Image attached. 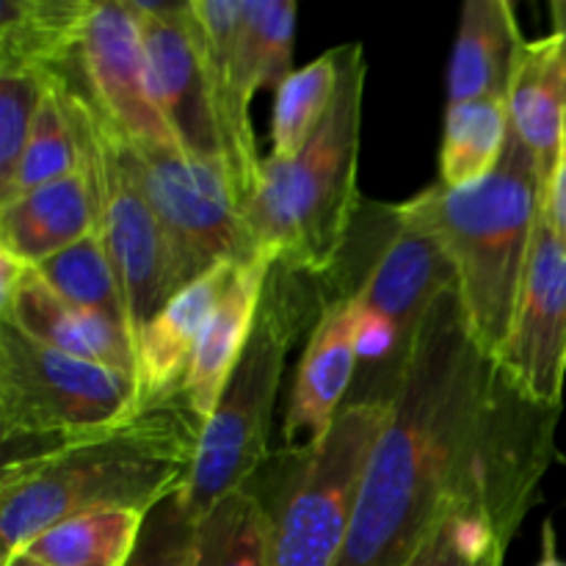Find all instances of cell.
Wrapping results in <instances>:
<instances>
[{
  "instance_id": "6da1fadb",
  "label": "cell",
  "mask_w": 566,
  "mask_h": 566,
  "mask_svg": "<svg viewBox=\"0 0 566 566\" xmlns=\"http://www.w3.org/2000/svg\"><path fill=\"white\" fill-rule=\"evenodd\" d=\"M558 415L520 390L448 291L403 359L335 566H407L457 514H481L514 542L556 459Z\"/></svg>"
},
{
  "instance_id": "7a4b0ae2",
  "label": "cell",
  "mask_w": 566,
  "mask_h": 566,
  "mask_svg": "<svg viewBox=\"0 0 566 566\" xmlns=\"http://www.w3.org/2000/svg\"><path fill=\"white\" fill-rule=\"evenodd\" d=\"M199 440L202 420L182 392H177L166 401L142 407L130 418L3 462V562L77 514H149L188 484Z\"/></svg>"
},
{
  "instance_id": "3957f363",
  "label": "cell",
  "mask_w": 566,
  "mask_h": 566,
  "mask_svg": "<svg viewBox=\"0 0 566 566\" xmlns=\"http://www.w3.org/2000/svg\"><path fill=\"white\" fill-rule=\"evenodd\" d=\"M368 61L343 44L340 83L324 125L296 158H263L260 182L241 208L252 258L304 276H329L359 219V130Z\"/></svg>"
},
{
  "instance_id": "277c9868",
  "label": "cell",
  "mask_w": 566,
  "mask_h": 566,
  "mask_svg": "<svg viewBox=\"0 0 566 566\" xmlns=\"http://www.w3.org/2000/svg\"><path fill=\"white\" fill-rule=\"evenodd\" d=\"M542 202L539 166L512 130L490 177L468 188L434 182L403 202L451 258L470 329L492 357L512 329Z\"/></svg>"
},
{
  "instance_id": "5b68a950",
  "label": "cell",
  "mask_w": 566,
  "mask_h": 566,
  "mask_svg": "<svg viewBox=\"0 0 566 566\" xmlns=\"http://www.w3.org/2000/svg\"><path fill=\"white\" fill-rule=\"evenodd\" d=\"M315 276L271 265L252 340L199 440L197 464L180 495L202 520L221 497L243 490L269 459L271 415L280 396L287 352L310 326L313 307L324 310L307 282Z\"/></svg>"
},
{
  "instance_id": "8992f818",
  "label": "cell",
  "mask_w": 566,
  "mask_h": 566,
  "mask_svg": "<svg viewBox=\"0 0 566 566\" xmlns=\"http://www.w3.org/2000/svg\"><path fill=\"white\" fill-rule=\"evenodd\" d=\"M142 409L133 374L72 357L0 321L3 462L103 429Z\"/></svg>"
},
{
  "instance_id": "52a82bcc",
  "label": "cell",
  "mask_w": 566,
  "mask_h": 566,
  "mask_svg": "<svg viewBox=\"0 0 566 566\" xmlns=\"http://www.w3.org/2000/svg\"><path fill=\"white\" fill-rule=\"evenodd\" d=\"M392 415V398H359L343 407L329 434L304 457H287L291 484L271 517L265 566H335L346 551L359 492L376 442Z\"/></svg>"
},
{
  "instance_id": "ba28073f",
  "label": "cell",
  "mask_w": 566,
  "mask_h": 566,
  "mask_svg": "<svg viewBox=\"0 0 566 566\" xmlns=\"http://www.w3.org/2000/svg\"><path fill=\"white\" fill-rule=\"evenodd\" d=\"M61 88L75 122L81 166L88 175L97 202V230L125 291L133 337L138 343L144 326L166 307L175 293H180L169 243L133 171L125 142L99 122L83 94L72 92L64 83Z\"/></svg>"
},
{
  "instance_id": "9c48e42d",
  "label": "cell",
  "mask_w": 566,
  "mask_h": 566,
  "mask_svg": "<svg viewBox=\"0 0 566 566\" xmlns=\"http://www.w3.org/2000/svg\"><path fill=\"white\" fill-rule=\"evenodd\" d=\"M376 252L354 291L365 307L363 357L385 365L381 396L392 398L398 374L426 315L457 287V269L429 227L401 205H374Z\"/></svg>"
},
{
  "instance_id": "30bf717a",
  "label": "cell",
  "mask_w": 566,
  "mask_h": 566,
  "mask_svg": "<svg viewBox=\"0 0 566 566\" xmlns=\"http://www.w3.org/2000/svg\"><path fill=\"white\" fill-rule=\"evenodd\" d=\"M127 155L169 243L177 291L216 263L252 260L241 205L221 166L191 158L186 149L127 147Z\"/></svg>"
},
{
  "instance_id": "8fae6325",
  "label": "cell",
  "mask_w": 566,
  "mask_h": 566,
  "mask_svg": "<svg viewBox=\"0 0 566 566\" xmlns=\"http://www.w3.org/2000/svg\"><path fill=\"white\" fill-rule=\"evenodd\" d=\"M83 94L105 127L133 149H182L153 97L136 0H103L88 17L81 42Z\"/></svg>"
},
{
  "instance_id": "7c38bea8",
  "label": "cell",
  "mask_w": 566,
  "mask_h": 566,
  "mask_svg": "<svg viewBox=\"0 0 566 566\" xmlns=\"http://www.w3.org/2000/svg\"><path fill=\"white\" fill-rule=\"evenodd\" d=\"M147 75L160 114L191 158L227 171L224 142L191 3H138ZM230 177V175H227Z\"/></svg>"
},
{
  "instance_id": "4fadbf2b",
  "label": "cell",
  "mask_w": 566,
  "mask_h": 566,
  "mask_svg": "<svg viewBox=\"0 0 566 566\" xmlns=\"http://www.w3.org/2000/svg\"><path fill=\"white\" fill-rule=\"evenodd\" d=\"M497 363L525 396L562 409L566 385V247L539 216L512 329Z\"/></svg>"
},
{
  "instance_id": "5bb4252c",
  "label": "cell",
  "mask_w": 566,
  "mask_h": 566,
  "mask_svg": "<svg viewBox=\"0 0 566 566\" xmlns=\"http://www.w3.org/2000/svg\"><path fill=\"white\" fill-rule=\"evenodd\" d=\"M365 307L357 291L329 298L310 329L307 348L293 379L282 429V457H304L321 446L352 387L363 359Z\"/></svg>"
},
{
  "instance_id": "9a60e30c",
  "label": "cell",
  "mask_w": 566,
  "mask_h": 566,
  "mask_svg": "<svg viewBox=\"0 0 566 566\" xmlns=\"http://www.w3.org/2000/svg\"><path fill=\"white\" fill-rule=\"evenodd\" d=\"M241 265L238 260L216 263L199 280L175 293L166 307L144 326L136 343V381L142 407L182 392L199 340Z\"/></svg>"
},
{
  "instance_id": "2e32d148",
  "label": "cell",
  "mask_w": 566,
  "mask_h": 566,
  "mask_svg": "<svg viewBox=\"0 0 566 566\" xmlns=\"http://www.w3.org/2000/svg\"><path fill=\"white\" fill-rule=\"evenodd\" d=\"M0 321L17 326L44 346L136 376V343H133V337L111 321L86 313V310L61 298L44 282L36 265L25 271L11 302L0 307Z\"/></svg>"
},
{
  "instance_id": "e0dca14e",
  "label": "cell",
  "mask_w": 566,
  "mask_h": 566,
  "mask_svg": "<svg viewBox=\"0 0 566 566\" xmlns=\"http://www.w3.org/2000/svg\"><path fill=\"white\" fill-rule=\"evenodd\" d=\"M271 260L252 258L238 269L235 280L230 282L227 293L221 296L197 354L188 368L182 398L193 409L202 429L213 418L249 340H252L254 324H258L260 304H263L265 280L271 274Z\"/></svg>"
},
{
  "instance_id": "ac0fdd59",
  "label": "cell",
  "mask_w": 566,
  "mask_h": 566,
  "mask_svg": "<svg viewBox=\"0 0 566 566\" xmlns=\"http://www.w3.org/2000/svg\"><path fill=\"white\" fill-rule=\"evenodd\" d=\"M97 202L83 166L0 205V249L42 265L97 230Z\"/></svg>"
},
{
  "instance_id": "d6986e66",
  "label": "cell",
  "mask_w": 566,
  "mask_h": 566,
  "mask_svg": "<svg viewBox=\"0 0 566 566\" xmlns=\"http://www.w3.org/2000/svg\"><path fill=\"white\" fill-rule=\"evenodd\" d=\"M528 39L506 0H470L462 9L448 70V105L509 97Z\"/></svg>"
},
{
  "instance_id": "ffe728a7",
  "label": "cell",
  "mask_w": 566,
  "mask_h": 566,
  "mask_svg": "<svg viewBox=\"0 0 566 566\" xmlns=\"http://www.w3.org/2000/svg\"><path fill=\"white\" fill-rule=\"evenodd\" d=\"M509 125L551 186L566 155V64L556 33L528 42L509 88Z\"/></svg>"
},
{
  "instance_id": "44dd1931",
  "label": "cell",
  "mask_w": 566,
  "mask_h": 566,
  "mask_svg": "<svg viewBox=\"0 0 566 566\" xmlns=\"http://www.w3.org/2000/svg\"><path fill=\"white\" fill-rule=\"evenodd\" d=\"M97 0H3L0 66H22L70 81Z\"/></svg>"
},
{
  "instance_id": "7402d4cb",
  "label": "cell",
  "mask_w": 566,
  "mask_h": 566,
  "mask_svg": "<svg viewBox=\"0 0 566 566\" xmlns=\"http://www.w3.org/2000/svg\"><path fill=\"white\" fill-rule=\"evenodd\" d=\"M296 11L293 0H241V25L232 44V81L247 105H252L258 88H280L293 72Z\"/></svg>"
},
{
  "instance_id": "603a6c76",
  "label": "cell",
  "mask_w": 566,
  "mask_h": 566,
  "mask_svg": "<svg viewBox=\"0 0 566 566\" xmlns=\"http://www.w3.org/2000/svg\"><path fill=\"white\" fill-rule=\"evenodd\" d=\"M509 130L506 97L448 105L437 182L446 188H468L490 177L501 164Z\"/></svg>"
},
{
  "instance_id": "cb8c5ba5",
  "label": "cell",
  "mask_w": 566,
  "mask_h": 566,
  "mask_svg": "<svg viewBox=\"0 0 566 566\" xmlns=\"http://www.w3.org/2000/svg\"><path fill=\"white\" fill-rule=\"evenodd\" d=\"M144 517L138 512L77 514L36 536L25 553L48 566H127Z\"/></svg>"
},
{
  "instance_id": "d4e9b609",
  "label": "cell",
  "mask_w": 566,
  "mask_h": 566,
  "mask_svg": "<svg viewBox=\"0 0 566 566\" xmlns=\"http://www.w3.org/2000/svg\"><path fill=\"white\" fill-rule=\"evenodd\" d=\"M36 271L61 298L86 310V313L111 321L133 337L125 291H122V282L116 276L99 230H94L92 235L59 252L55 258L44 260L42 265H36ZM133 343H136V337H133Z\"/></svg>"
},
{
  "instance_id": "484cf974",
  "label": "cell",
  "mask_w": 566,
  "mask_h": 566,
  "mask_svg": "<svg viewBox=\"0 0 566 566\" xmlns=\"http://www.w3.org/2000/svg\"><path fill=\"white\" fill-rule=\"evenodd\" d=\"M340 64L343 44L326 50L313 64L293 70L280 83L274 99V125H271L274 158H296L324 125L340 83Z\"/></svg>"
},
{
  "instance_id": "4316f807",
  "label": "cell",
  "mask_w": 566,
  "mask_h": 566,
  "mask_svg": "<svg viewBox=\"0 0 566 566\" xmlns=\"http://www.w3.org/2000/svg\"><path fill=\"white\" fill-rule=\"evenodd\" d=\"M77 169H81V144H77L75 122L66 108L64 88L55 77L48 75V92H44L36 119H33L31 138H28L14 177L0 191V205L11 202V199L22 197L39 186L61 180Z\"/></svg>"
},
{
  "instance_id": "83f0119b",
  "label": "cell",
  "mask_w": 566,
  "mask_h": 566,
  "mask_svg": "<svg viewBox=\"0 0 566 566\" xmlns=\"http://www.w3.org/2000/svg\"><path fill=\"white\" fill-rule=\"evenodd\" d=\"M271 517L249 486L221 497L197 534V566H265Z\"/></svg>"
},
{
  "instance_id": "f1b7e54d",
  "label": "cell",
  "mask_w": 566,
  "mask_h": 566,
  "mask_svg": "<svg viewBox=\"0 0 566 566\" xmlns=\"http://www.w3.org/2000/svg\"><path fill=\"white\" fill-rule=\"evenodd\" d=\"M512 542L481 514H457L437 525L407 566H503Z\"/></svg>"
},
{
  "instance_id": "f546056e",
  "label": "cell",
  "mask_w": 566,
  "mask_h": 566,
  "mask_svg": "<svg viewBox=\"0 0 566 566\" xmlns=\"http://www.w3.org/2000/svg\"><path fill=\"white\" fill-rule=\"evenodd\" d=\"M44 92L48 75L42 72L0 66V191L20 166Z\"/></svg>"
},
{
  "instance_id": "4dcf8cb0",
  "label": "cell",
  "mask_w": 566,
  "mask_h": 566,
  "mask_svg": "<svg viewBox=\"0 0 566 566\" xmlns=\"http://www.w3.org/2000/svg\"><path fill=\"white\" fill-rule=\"evenodd\" d=\"M197 534L199 520L177 492L144 517L127 566H197Z\"/></svg>"
},
{
  "instance_id": "1f68e13d",
  "label": "cell",
  "mask_w": 566,
  "mask_h": 566,
  "mask_svg": "<svg viewBox=\"0 0 566 566\" xmlns=\"http://www.w3.org/2000/svg\"><path fill=\"white\" fill-rule=\"evenodd\" d=\"M542 216L547 219L551 230L556 232L558 241L566 247V155L562 158V164H558L551 186H547L545 202H542Z\"/></svg>"
},
{
  "instance_id": "d6a6232c",
  "label": "cell",
  "mask_w": 566,
  "mask_h": 566,
  "mask_svg": "<svg viewBox=\"0 0 566 566\" xmlns=\"http://www.w3.org/2000/svg\"><path fill=\"white\" fill-rule=\"evenodd\" d=\"M28 269H31V265H28L25 260H20L17 254L0 249V307L11 302V296H14L17 287H20L22 276H25Z\"/></svg>"
},
{
  "instance_id": "836d02e7",
  "label": "cell",
  "mask_w": 566,
  "mask_h": 566,
  "mask_svg": "<svg viewBox=\"0 0 566 566\" xmlns=\"http://www.w3.org/2000/svg\"><path fill=\"white\" fill-rule=\"evenodd\" d=\"M536 566H566L562 558H558L556 551V531H553V523L547 520L545 523V542H542V558Z\"/></svg>"
},
{
  "instance_id": "e575fe53",
  "label": "cell",
  "mask_w": 566,
  "mask_h": 566,
  "mask_svg": "<svg viewBox=\"0 0 566 566\" xmlns=\"http://www.w3.org/2000/svg\"><path fill=\"white\" fill-rule=\"evenodd\" d=\"M551 17H553V33H556L558 42H562V53L566 64V0H553Z\"/></svg>"
},
{
  "instance_id": "d590c367",
  "label": "cell",
  "mask_w": 566,
  "mask_h": 566,
  "mask_svg": "<svg viewBox=\"0 0 566 566\" xmlns=\"http://www.w3.org/2000/svg\"><path fill=\"white\" fill-rule=\"evenodd\" d=\"M3 566H48V564H42V562H39V558H33L31 553L20 551V553H14V556H11V558H6Z\"/></svg>"
}]
</instances>
